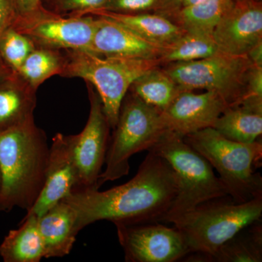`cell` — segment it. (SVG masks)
<instances>
[{"mask_svg": "<svg viewBox=\"0 0 262 262\" xmlns=\"http://www.w3.org/2000/svg\"><path fill=\"white\" fill-rule=\"evenodd\" d=\"M183 138L216 170L234 203H246L262 196L261 176L254 170L261 161V142L244 144L229 140L213 127Z\"/></svg>", "mask_w": 262, "mask_h": 262, "instance_id": "3957f363", "label": "cell"}, {"mask_svg": "<svg viewBox=\"0 0 262 262\" xmlns=\"http://www.w3.org/2000/svg\"><path fill=\"white\" fill-rule=\"evenodd\" d=\"M13 72V71L10 70L9 67L5 64L4 62L2 61L1 58H0V80L6 78L7 77L11 75Z\"/></svg>", "mask_w": 262, "mask_h": 262, "instance_id": "d6a6232c", "label": "cell"}, {"mask_svg": "<svg viewBox=\"0 0 262 262\" xmlns=\"http://www.w3.org/2000/svg\"><path fill=\"white\" fill-rule=\"evenodd\" d=\"M35 48L28 37L12 27L0 39V58L10 70L16 72Z\"/></svg>", "mask_w": 262, "mask_h": 262, "instance_id": "484cf974", "label": "cell"}, {"mask_svg": "<svg viewBox=\"0 0 262 262\" xmlns=\"http://www.w3.org/2000/svg\"><path fill=\"white\" fill-rule=\"evenodd\" d=\"M110 139L105 165L98 179V187L129 173V160L140 151H149L168 130L161 112L150 106L130 91L125 95Z\"/></svg>", "mask_w": 262, "mask_h": 262, "instance_id": "52a82bcc", "label": "cell"}, {"mask_svg": "<svg viewBox=\"0 0 262 262\" xmlns=\"http://www.w3.org/2000/svg\"><path fill=\"white\" fill-rule=\"evenodd\" d=\"M247 57L253 65L262 67V41L248 51Z\"/></svg>", "mask_w": 262, "mask_h": 262, "instance_id": "4dcf8cb0", "label": "cell"}, {"mask_svg": "<svg viewBox=\"0 0 262 262\" xmlns=\"http://www.w3.org/2000/svg\"><path fill=\"white\" fill-rule=\"evenodd\" d=\"M213 128L229 140L251 144L262 134V110L234 105L226 108Z\"/></svg>", "mask_w": 262, "mask_h": 262, "instance_id": "44dd1931", "label": "cell"}, {"mask_svg": "<svg viewBox=\"0 0 262 262\" xmlns=\"http://www.w3.org/2000/svg\"><path fill=\"white\" fill-rule=\"evenodd\" d=\"M37 225L44 244L45 258L70 254L79 232L77 213L68 203L63 200L37 216Z\"/></svg>", "mask_w": 262, "mask_h": 262, "instance_id": "2e32d148", "label": "cell"}, {"mask_svg": "<svg viewBox=\"0 0 262 262\" xmlns=\"http://www.w3.org/2000/svg\"><path fill=\"white\" fill-rule=\"evenodd\" d=\"M181 2L182 0H163L161 10L158 13L168 16L170 13L179 9Z\"/></svg>", "mask_w": 262, "mask_h": 262, "instance_id": "1f68e13d", "label": "cell"}, {"mask_svg": "<svg viewBox=\"0 0 262 262\" xmlns=\"http://www.w3.org/2000/svg\"><path fill=\"white\" fill-rule=\"evenodd\" d=\"M108 0H42L47 11L61 16H82L102 9Z\"/></svg>", "mask_w": 262, "mask_h": 262, "instance_id": "4316f807", "label": "cell"}, {"mask_svg": "<svg viewBox=\"0 0 262 262\" xmlns=\"http://www.w3.org/2000/svg\"><path fill=\"white\" fill-rule=\"evenodd\" d=\"M64 63L63 51L36 48L15 73L36 91L48 79L59 75Z\"/></svg>", "mask_w": 262, "mask_h": 262, "instance_id": "d4e9b609", "label": "cell"}, {"mask_svg": "<svg viewBox=\"0 0 262 262\" xmlns=\"http://www.w3.org/2000/svg\"><path fill=\"white\" fill-rule=\"evenodd\" d=\"M163 0H108L103 10L134 14L141 13H160Z\"/></svg>", "mask_w": 262, "mask_h": 262, "instance_id": "83f0119b", "label": "cell"}, {"mask_svg": "<svg viewBox=\"0 0 262 262\" xmlns=\"http://www.w3.org/2000/svg\"><path fill=\"white\" fill-rule=\"evenodd\" d=\"M212 37L219 51L247 56L248 51L262 41L261 0L234 1L215 27Z\"/></svg>", "mask_w": 262, "mask_h": 262, "instance_id": "7c38bea8", "label": "cell"}, {"mask_svg": "<svg viewBox=\"0 0 262 262\" xmlns=\"http://www.w3.org/2000/svg\"><path fill=\"white\" fill-rule=\"evenodd\" d=\"M227 106L225 100L213 91L196 94L181 91L161 115L168 130L184 137L213 127Z\"/></svg>", "mask_w": 262, "mask_h": 262, "instance_id": "5bb4252c", "label": "cell"}, {"mask_svg": "<svg viewBox=\"0 0 262 262\" xmlns=\"http://www.w3.org/2000/svg\"><path fill=\"white\" fill-rule=\"evenodd\" d=\"M13 4L16 14L14 25L31 21L51 13L43 8L42 0H13Z\"/></svg>", "mask_w": 262, "mask_h": 262, "instance_id": "f1b7e54d", "label": "cell"}, {"mask_svg": "<svg viewBox=\"0 0 262 262\" xmlns=\"http://www.w3.org/2000/svg\"><path fill=\"white\" fill-rule=\"evenodd\" d=\"M44 255L37 216L32 214L26 215L18 228L10 230L0 245V256L5 262H39Z\"/></svg>", "mask_w": 262, "mask_h": 262, "instance_id": "ffe728a7", "label": "cell"}, {"mask_svg": "<svg viewBox=\"0 0 262 262\" xmlns=\"http://www.w3.org/2000/svg\"><path fill=\"white\" fill-rule=\"evenodd\" d=\"M16 20L13 0H0V39Z\"/></svg>", "mask_w": 262, "mask_h": 262, "instance_id": "f546056e", "label": "cell"}, {"mask_svg": "<svg viewBox=\"0 0 262 262\" xmlns=\"http://www.w3.org/2000/svg\"><path fill=\"white\" fill-rule=\"evenodd\" d=\"M177 180L168 162L149 151L134 178L106 191L76 189L63 201L77 213L78 232L98 221L114 224L160 222L173 204Z\"/></svg>", "mask_w": 262, "mask_h": 262, "instance_id": "6da1fadb", "label": "cell"}, {"mask_svg": "<svg viewBox=\"0 0 262 262\" xmlns=\"http://www.w3.org/2000/svg\"><path fill=\"white\" fill-rule=\"evenodd\" d=\"M149 151L166 160L177 177V195L161 222L170 223L201 203L229 196L211 164L189 146L182 136L167 130Z\"/></svg>", "mask_w": 262, "mask_h": 262, "instance_id": "277c9868", "label": "cell"}, {"mask_svg": "<svg viewBox=\"0 0 262 262\" xmlns=\"http://www.w3.org/2000/svg\"><path fill=\"white\" fill-rule=\"evenodd\" d=\"M203 1H204V0H182L179 8L191 6V5L198 4V3H201Z\"/></svg>", "mask_w": 262, "mask_h": 262, "instance_id": "836d02e7", "label": "cell"}, {"mask_svg": "<svg viewBox=\"0 0 262 262\" xmlns=\"http://www.w3.org/2000/svg\"><path fill=\"white\" fill-rule=\"evenodd\" d=\"M62 51L64 63L59 75L78 77L92 84L112 129L116 125L120 106L131 84L147 71L161 66L159 59L106 58L84 51Z\"/></svg>", "mask_w": 262, "mask_h": 262, "instance_id": "5b68a950", "label": "cell"}, {"mask_svg": "<svg viewBox=\"0 0 262 262\" xmlns=\"http://www.w3.org/2000/svg\"><path fill=\"white\" fill-rule=\"evenodd\" d=\"M49 151L34 119L0 133V211L32 208L46 182Z\"/></svg>", "mask_w": 262, "mask_h": 262, "instance_id": "7a4b0ae2", "label": "cell"}, {"mask_svg": "<svg viewBox=\"0 0 262 262\" xmlns=\"http://www.w3.org/2000/svg\"><path fill=\"white\" fill-rule=\"evenodd\" d=\"M87 87L91 106L89 119L83 130L77 135H72L78 170V182L74 190L99 188L98 179L102 173L110 143L111 127L101 98L91 84L87 83Z\"/></svg>", "mask_w": 262, "mask_h": 262, "instance_id": "30bf717a", "label": "cell"}, {"mask_svg": "<svg viewBox=\"0 0 262 262\" xmlns=\"http://www.w3.org/2000/svg\"><path fill=\"white\" fill-rule=\"evenodd\" d=\"M36 48L89 52L96 27V16H61L49 13L41 18L15 24Z\"/></svg>", "mask_w": 262, "mask_h": 262, "instance_id": "8fae6325", "label": "cell"}, {"mask_svg": "<svg viewBox=\"0 0 262 262\" xmlns=\"http://www.w3.org/2000/svg\"><path fill=\"white\" fill-rule=\"evenodd\" d=\"M234 1H241V0H234Z\"/></svg>", "mask_w": 262, "mask_h": 262, "instance_id": "d590c367", "label": "cell"}, {"mask_svg": "<svg viewBox=\"0 0 262 262\" xmlns=\"http://www.w3.org/2000/svg\"><path fill=\"white\" fill-rule=\"evenodd\" d=\"M115 225L125 261L175 262L189 254L184 236L174 226L160 222Z\"/></svg>", "mask_w": 262, "mask_h": 262, "instance_id": "9c48e42d", "label": "cell"}, {"mask_svg": "<svg viewBox=\"0 0 262 262\" xmlns=\"http://www.w3.org/2000/svg\"><path fill=\"white\" fill-rule=\"evenodd\" d=\"M219 50L213 37L208 34L185 32L175 42L163 48L161 65L196 61L213 56Z\"/></svg>", "mask_w": 262, "mask_h": 262, "instance_id": "cb8c5ba5", "label": "cell"}, {"mask_svg": "<svg viewBox=\"0 0 262 262\" xmlns=\"http://www.w3.org/2000/svg\"><path fill=\"white\" fill-rule=\"evenodd\" d=\"M96 16L89 53L106 58L159 59L163 48L111 19Z\"/></svg>", "mask_w": 262, "mask_h": 262, "instance_id": "9a60e30c", "label": "cell"}, {"mask_svg": "<svg viewBox=\"0 0 262 262\" xmlns=\"http://www.w3.org/2000/svg\"><path fill=\"white\" fill-rule=\"evenodd\" d=\"M129 91L144 102L163 112L181 90L168 74L158 67L147 71L134 81Z\"/></svg>", "mask_w": 262, "mask_h": 262, "instance_id": "603a6c76", "label": "cell"}, {"mask_svg": "<svg viewBox=\"0 0 262 262\" xmlns=\"http://www.w3.org/2000/svg\"><path fill=\"white\" fill-rule=\"evenodd\" d=\"M182 261L261 262L262 261V225L254 222L221 246L211 254L190 253Z\"/></svg>", "mask_w": 262, "mask_h": 262, "instance_id": "d6986e66", "label": "cell"}, {"mask_svg": "<svg viewBox=\"0 0 262 262\" xmlns=\"http://www.w3.org/2000/svg\"><path fill=\"white\" fill-rule=\"evenodd\" d=\"M234 2V0H204L198 4L179 8L167 17L184 32L212 36L215 27Z\"/></svg>", "mask_w": 262, "mask_h": 262, "instance_id": "7402d4cb", "label": "cell"}, {"mask_svg": "<svg viewBox=\"0 0 262 262\" xmlns=\"http://www.w3.org/2000/svg\"><path fill=\"white\" fill-rule=\"evenodd\" d=\"M227 196L201 203L170 222L184 236L189 254H211L242 229L261 220L262 196L242 203Z\"/></svg>", "mask_w": 262, "mask_h": 262, "instance_id": "8992f818", "label": "cell"}, {"mask_svg": "<svg viewBox=\"0 0 262 262\" xmlns=\"http://www.w3.org/2000/svg\"><path fill=\"white\" fill-rule=\"evenodd\" d=\"M88 15H98L111 19L162 48L175 42L185 32L173 20L158 13L122 14L97 10L91 12Z\"/></svg>", "mask_w": 262, "mask_h": 262, "instance_id": "ac0fdd59", "label": "cell"}, {"mask_svg": "<svg viewBox=\"0 0 262 262\" xmlns=\"http://www.w3.org/2000/svg\"><path fill=\"white\" fill-rule=\"evenodd\" d=\"M36 94L15 72L0 80V133L34 119Z\"/></svg>", "mask_w": 262, "mask_h": 262, "instance_id": "e0dca14e", "label": "cell"}, {"mask_svg": "<svg viewBox=\"0 0 262 262\" xmlns=\"http://www.w3.org/2000/svg\"><path fill=\"white\" fill-rule=\"evenodd\" d=\"M252 66L247 56H232L219 51L196 61L169 63L163 69L181 91H213L228 106H233L245 94Z\"/></svg>", "mask_w": 262, "mask_h": 262, "instance_id": "ba28073f", "label": "cell"}, {"mask_svg": "<svg viewBox=\"0 0 262 262\" xmlns=\"http://www.w3.org/2000/svg\"><path fill=\"white\" fill-rule=\"evenodd\" d=\"M0 188H1V177H0Z\"/></svg>", "mask_w": 262, "mask_h": 262, "instance_id": "e575fe53", "label": "cell"}, {"mask_svg": "<svg viewBox=\"0 0 262 262\" xmlns=\"http://www.w3.org/2000/svg\"><path fill=\"white\" fill-rule=\"evenodd\" d=\"M78 170L74 151L73 136L57 134L52 139L46 182L37 201L27 215L36 216L65 199L77 187Z\"/></svg>", "mask_w": 262, "mask_h": 262, "instance_id": "4fadbf2b", "label": "cell"}]
</instances>
